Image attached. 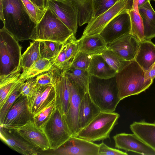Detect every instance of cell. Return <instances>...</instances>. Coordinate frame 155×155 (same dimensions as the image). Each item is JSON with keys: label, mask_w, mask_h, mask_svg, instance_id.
I'll return each instance as SVG.
<instances>
[{"label": "cell", "mask_w": 155, "mask_h": 155, "mask_svg": "<svg viewBox=\"0 0 155 155\" xmlns=\"http://www.w3.org/2000/svg\"><path fill=\"white\" fill-rule=\"evenodd\" d=\"M64 43L66 46L67 66L64 70L70 66L73 60L78 51V41L76 39L74 34L73 33L70 36Z\"/></svg>", "instance_id": "obj_34"}, {"label": "cell", "mask_w": 155, "mask_h": 155, "mask_svg": "<svg viewBox=\"0 0 155 155\" xmlns=\"http://www.w3.org/2000/svg\"><path fill=\"white\" fill-rule=\"evenodd\" d=\"M33 115L29 109L27 97L21 94L8 112L2 124L5 128L16 129L30 120H33Z\"/></svg>", "instance_id": "obj_9"}, {"label": "cell", "mask_w": 155, "mask_h": 155, "mask_svg": "<svg viewBox=\"0 0 155 155\" xmlns=\"http://www.w3.org/2000/svg\"><path fill=\"white\" fill-rule=\"evenodd\" d=\"M134 0H119L101 14L92 18L87 24L83 35L100 34L107 25L117 16L127 12L133 8Z\"/></svg>", "instance_id": "obj_8"}, {"label": "cell", "mask_w": 155, "mask_h": 155, "mask_svg": "<svg viewBox=\"0 0 155 155\" xmlns=\"http://www.w3.org/2000/svg\"><path fill=\"white\" fill-rule=\"evenodd\" d=\"M4 27L0 30V77L21 70V47Z\"/></svg>", "instance_id": "obj_5"}, {"label": "cell", "mask_w": 155, "mask_h": 155, "mask_svg": "<svg viewBox=\"0 0 155 155\" xmlns=\"http://www.w3.org/2000/svg\"><path fill=\"white\" fill-rule=\"evenodd\" d=\"M78 10L79 26L87 24L93 18V0H71Z\"/></svg>", "instance_id": "obj_29"}, {"label": "cell", "mask_w": 155, "mask_h": 155, "mask_svg": "<svg viewBox=\"0 0 155 155\" xmlns=\"http://www.w3.org/2000/svg\"><path fill=\"white\" fill-rule=\"evenodd\" d=\"M108 65L117 73L125 65V61L113 51L107 49L101 54Z\"/></svg>", "instance_id": "obj_33"}, {"label": "cell", "mask_w": 155, "mask_h": 155, "mask_svg": "<svg viewBox=\"0 0 155 155\" xmlns=\"http://www.w3.org/2000/svg\"><path fill=\"white\" fill-rule=\"evenodd\" d=\"M21 0L31 19L37 24L42 17L46 9H40L30 0Z\"/></svg>", "instance_id": "obj_38"}, {"label": "cell", "mask_w": 155, "mask_h": 155, "mask_svg": "<svg viewBox=\"0 0 155 155\" xmlns=\"http://www.w3.org/2000/svg\"><path fill=\"white\" fill-rule=\"evenodd\" d=\"M47 5L73 33L78 27V10L71 0H47Z\"/></svg>", "instance_id": "obj_10"}, {"label": "cell", "mask_w": 155, "mask_h": 155, "mask_svg": "<svg viewBox=\"0 0 155 155\" xmlns=\"http://www.w3.org/2000/svg\"><path fill=\"white\" fill-rule=\"evenodd\" d=\"M115 78L121 101L145 91L153 82L147 78L145 71L135 59L127 61L124 67L116 73Z\"/></svg>", "instance_id": "obj_2"}, {"label": "cell", "mask_w": 155, "mask_h": 155, "mask_svg": "<svg viewBox=\"0 0 155 155\" xmlns=\"http://www.w3.org/2000/svg\"><path fill=\"white\" fill-rule=\"evenodd\" d=\"M36 85L35 77L30 79L20 84L19 91L21 94L27 97Z\"/></svg>", "instance_id": "obj_43"}, {"label": "cell", "mask_w": 155, "mask_h": 155, "mask_svg": "<svg viewBox=\"0 0 155 155\" xmlns=\"http://www.w3.org/2000/svg\"><path fill=\"white\" fill-rule=\"evenodd\" d=\"M135 60L144 70L148 71L155 62V44L151 40L140 42Z\"/></svg>", "instance_id": "obj_23"}, {"label": "cell", "mask_w": 155, "mask_h": 155, "mask_svg": "<svg viewBox=\"0 0 155 155\" xmlns=\"http://www.w3.org/2000/svg\"><path fill=\"white\" fill-rule=\"evenodd\" d=\"M143 22L146 40H151L155 37V11L150 1L138 8Z\"/></svg>", "instance_id": "obj_24"}, {"label": "cell", "mask_w": 155, "mask_h": 155, "mask_svg": "<svg viewBox=\"0 0 155 155\" xmlns=\"http://www.w3.org/2000/svg\"><path fill=\"white\" fill-rule=\"evenodd\" d=\"M140 41L130 33L121 36L107 44V49L112 50L126 61L134 60Z\"/></svg>", "instance_id": "obj_17"}, {"label": "cell", "mask_w": 155, "mask_h": 155, "mask_svg": "<svg viewBox=\"0 0 155 155\" xmlns=\"http://www.w3.org/2000/svg\"><path fill=\"white\" fill-rule=\"evenodd\" d=\"M73 33L47 6L31 39L63 43Z\"/></svg>", "instance_id": "obj_4"}, {"label": "cell", "mask_w": 155, "mask_h": 155, "mask_svg": "<svg viewBox=\"0 0 155 155\" xmlns=\"http://www.w3.org/2000/svg\"><path fill=\"white\" fill-rule=\"evenodd\" d=\"M130 28L129 15L127 12L125 13L110 21L100 34L108 44L121 36L130 33Z\"/></svg>", "instance_id": "obj_18"}, {"label": "cell", "mask_w": 155, "mask_h": 155, "mask_svg": "<svg viewBox=\"0 0 155 155\" xmlns=\"http://www.w3.org/2000/svg\"><path fill=\"white\" fill-rule=\"evenodd\" d=\"M88 92L93 102L102 111L114 112L121 101L115 76L104 79L91 75Z\"/></svg>", "instance_id": "obj_3"}, {"label": "cell", "mask_w": 155, "mask_h": 155, "mask_svg": "<svg viewBox=\"0 0 155 155\" xmlns=\"http://www.w3.org/2000/svg\"><path fill=\"white\" fill-rule=\"evenodd\" d=\"M1 139L9 147L24 155H36L41 150L33 147L25 140L16 129H9L0 126Z\"/></svg>", "instance_id": "obj_15"}, {"label": "cell", "mask_w": 155, "mask_h": 155, "mask_svg": "<svg viewBox=\"0 0 155 155\" xmlns=\"http://www.w3.org/2000/svg\"><path fill=\"white\" fill-rule=\"evenodd\" d=\"M51 61L53 66L58 69L62 71L66 69L67 66V60L64 42L58 55L54 59Z\"/></svg>", "instance_id": "obj_40"}, {"label": "cell", "mask_w": 155, "mask_h": 155, "mask_svg": "<svg viewBox=\"0 0 155 155\" xmlns=\"http://www.w3.org/2000/svg\"><path fill=\"white\" fill-rule=\"evenodd\" d=\"M120 117L114 112H101L78 134L77 137L94 142L110 138V134L118 124Z\"/></svg>", "instance_id": "obj_6"}, {"label": "cell", "mask_w": 155, "mask_h": 155, "mask_svg": "<svg viewBox=\"0 0 155 155\" xmlns=\"http://www.w3.org/2000/svg\"><path fill=\"white\" fill-rule=\"evenodd\" d=\"M78 41V51L92 55L101 54L107 49V44L100 34L83 35Z\"/></svg>", "instance_id": "obj_21"}, {"label": "cell", "mask_w": 155, "mask_h": 155, "mask_svg": "<svg viewBox=\"0 0 155 155\" xmlns=\"http://www.w3.org/2000/svg\"><path fill=\"white\" fill-rule=\"evenodd\" d=\"M55 99L40 112L33 115V121L39 127L48 119L55 107Z\"/></svg>", "instance_id": "obj_37"}, {"label": "cell", "mask_w": 155, "mask_h": 155, "mask_svg": "<svg viewBox=\"0 0 155 155\" xmlns=\"http://www.w3.org/2000/svg\"><path fill=\"white\" fill-rule=\"evenodd\" d=\"M127 155L126 152L110 147L103 142L99 144L98 155Z\"/></svg>", "instance_id": "obj_42"}, {"label": "cell", "mask_w": 155, "mask_h": 155, "mask_svg": "<svg viewBox=\"0 0 155 155\" xmlns=\"http://www.w3.org/2000/svg\"><path fill=\"white\" fill-rule=\"evenodd\" d=\"M150 1L149 0H138V8L139 7H140L144 4H145V3H146L147 2H148Z\"/></svg>", "instance_id": "obj_46"}, {"label": "cell", "mask_w": 155, "mask_h": 155, "mask_svg": "<svg viewBox=\"0 0 155 155\" xmlns=\"http://www.w3.org/2000/svg\"><path fill=\"white\" fill-rule=\"evenodd\" d=\"M150 0H150H153V1H155V0Z\"/></svg>", "instance_id": "obj_48"}, {"label": "cell", "mask_w": 155, "mask_h": 155, "mask_svg": "<svg viewBox=\"0 0 155 155\" xmlns=\"http://www.w3.org/2000/svg\"><path fill=\"white\" fill-rule=\"evenodd\" d=\"M101 111L100 109L92 100L88 91L86 92L81 101L79 108L77 135Z\"/></svg>", "instance_id": "obj_20"}, {"label": "cell", "mask_w": 155, "mask_h": 155, "mask_svg": "<svg viewBox=\"0 0 155 155\" xmlns=\"http://www.w3.org/2000/svg\"><path fill=\"white\" fill-rule=\"evenodd\" d=\"M53 68L51 70L43 72L35 77L36 84L42 86L53 84L54 72Z\"/></svg>", "instance_id": "obj_41"}, {"label": "cell", "mask_w": 155, "mask_h": 155, "mask_svg": "<svg viewBox=\"0 0 155 155\" xmlns=\"http://www.w3.org/2000/svg\"><path fill=\"white\" fill-rule=\"evenodd\" d=\"M21 83L12 91L2 107L0 108V124L3 123L6 115L16 99L21 95L19 91Z\"/></svg>", "instance_id": "obj_35"}, {"label": "cell", "mask_w": 155, "mask_h": 155, "mask_svg": "<svg viewBox=\"0 0 155 155\" xmlns=\"http://www.w3.org/2000/svg\"><path fill=\"white\" fill-rule=\"evenodd\" d=\"M53 67L51 61L46 58H41L30 68L22 72L19 77L20 82L24 83L43 72L51 70Z\"/></svg>", "instance_id": "obj_27"}, {"label": "cell", "mask_w": 155, "mask_h": 155, "mask_svg": "<svg viewBox=\"0 0 155 155\" xmlns=\"http://www.w3.org/2000/svg\"><path fill=\"white\" fill-rule=\"evenodd\" d=\"M138 0H134L133 6L132 9L138 11Z\"/></svg>", "instance_id": "obj_47"}, {"label": "cell", "mask_w": 155, "mask_h": 155, "mask_svg": "<svg viewBox=\"0 0 155 155\" xmlns=\"http://www.w3.org/2000/svg\"><path fill=\"white\" fill-rule=\"evenodd\" d=\"M145 72L148 78L153 81L155 78V62L149 70Z\"/></svg>", "instance_id": "obj_45"}, {"label": "cell", "mask_w": 155, "mask_h": 155, "mask_svg": "<svg viewBox=\"0 0 155 155\" xmlns=\"http://www.w3.org/2000/svg\"><path fill=\"white\" fill-rule=\"evenodd\" d=\"M40 41H34L30 42V46L21 55L20 67L22 72L31 67L41 59Z\"/></svg>", "instance_id": "obj_28"}, {"label": "cell", "mask_w": 155, "mask_h": 155, "mask_svg": "<svg viewBox=\"0 0 155 155\" xmlns=\"http://www.w3.org/2000/svg\"><path fill=\"white\" fill-rule=\"evenodd\" d=\"M53 85L55 93V107L62 116L68 112L70 105V93L68 79L64 71L53 69Z\"/></svg>", "instance_id": "obj_13"}, {"label": "cell", "mask_w": 155, "mask_h": 155, "mask_svg": "<svg viewBox=\"0 0 155 155\" xmlns=\"http://www.w3.org/2000/svg\"><path fill=\"white\" fill-rule=\"evenodd\" d=\"M130 128L133 133L155 151V123L135 121Z\"/></svg>", "instance_id": "obj_22"}, {"label": "cell", "mask_w": 155, "mask_h": 155, "mask_svg": "<svg viewBox=\"0 0 155 155\" xmlns=\"http://www.w3.org/2000/svg\"><path fill=\"white\" fill-rule=\"evenodd\" d=\"M21 71V70L0 77V108L12 91L21 83L19 80Z\"/></svg>", "instance_id": "obj_26"}, {"label": "cell", "mask_w": 155, "mask_h": 155, "mask_svg": "<svg viewBox=\"0 0 155 155\" xmlns=\"http://www.w3.org/2000/svg\"><path fill=\"white\" fill-rule=\"evenodd\" d=\"M68 78L88 91L91 75L89 70L75 68L71 66L64 70Z\"/></svg>", "instance_id": "obj_30"}, {"label": "cell", "mask_w": 155, "mask_h": 155, "mask_svg": "<svg viewBox=\"0 0 155 155\" xmlns=\"http://www.w3.org/2000/svg\"><path fill=\"white\" fill-rule=\"evenodd\" d=\"M68 79L70 93L69 107L67 114L62 116L66 123L71 137H77L79 108L85 93L88 91Z\"/></svg>", "instance_id": "obj_11"}, {"label": "cell", "mask_w": 155, "mask_h": 155, "mask_svg": "<svg viewBox=\"0 0 155 155\" xmlns=\"http://www.w3.org/2000/svg\"><path fill=\"white\" fill-rule=\"evenodd\" d=\"M99 148V144L72 136L54 151L59 155H98Z\"/></svg>", "instance_id": "obj_12"}, {"label": "cell", "mask_w": 155, "mask_h": 155, "mask_svg": "<svg viewBox=\"0 0 155 155\" xmlns=\"http://www.w3.org/2000/svg\"><path fill=\"white\" fill-rule=\"evenodd\" d=\"M113 138L118 149L144 155H155V151L134 133L117 134Z\"/></svg>", "instance_id": "obj_16"}, {"label": "cell", "mask_w": 155, "mask_h": 155, "mask_svg": "<svg viewBox=\"0 0 155 155\" xmlns=\"http://www.w3.org/2000/svg\"><path fill=\"white\" fill-rule=\"evenodd\" d=\"M40 128L47 138L50 150H57L71 137L64 119L55 107Z\"/></svg>", "instance_id": "obj_7"}, {"label": "cell", "mask_w": 155, "mask_h": 155, "mask_svg": "<svg viewBox=\"0 0 155 155\" xmlns=\"http://www.w3.org/2000/svg\"><path fill=\"white\" fill-rule=\"evenodd\" d=\"M63 43L48 41H40L41 58H46L52 61L60 52Z\"/></svg>", "instance_id": "obj_32"}, {"label": "cell", "mask_w": 155, "mask_h": 155, "mask_svg": "<svg viewBox=\"0 0 155 155\" xmlns=\"http://www.w3.org/2000/svg\"><path fill=\"white\" fill-rule=\"evenodd\" d=\"M119 0H93V18L103 13Z\"/></svg>", "instance_id": "obj_39"}, {"label": "cell", "mask_w": 155, "mask_h": 155, "mask_svg": "<svg viewBox=\"0 0 155 155\" xmlns=\"http://www.w3.org/2000/svg\"><path fill=\"white\" fill-rule=\"evenodd\" d=\"M27 98L29 109L34 115L55 99L53 85L42 86L36 84Z\"/></svg>", "instance_id": "obj_14"}, {"label": "cell", "mask_w": 155, "mask_h": 155, "mask_svg": "<svg viewBox=\"0 0 155 155\" xmlns=\"http://www.w3.org/2000/svg\"><path fill=\"white\" fill-rule=\"evenodd\" d=\"M42 10H45L47 7V0H30Z\"/></svg>", "instance_id": "obj_44"}, {"label": "cell", "mask_w": 155, "mask_h": 155, "mask_svg": "<svg viewBox=\"0 0 155 155\" xmlns=\"http://www.w3.org/2000/svg\"><path fill=\"white\" fill-rule=\"evenodd\" d=\"M89 71L91 75L104 79L114 77L117 73L108 65L101 54L93 55Z\"/></svg>", "instance_id": "obj_25"}, {"label": "cell", "mask_w": 155, "mask_h": 155, "mask_svg": "<svg viewBox=\"0 0 155 155\" xmlns=\"http://www.w3.org/2000/svg\"><path fill=\"white\" fill-rule=\"evenodd\" d=\"M3 27L18 41L31 39L36 24L31 19L21 0H1Z\"/></svg>", "instance_id": "obj_1"}, {"label": "cell", "mask_w": 155, "mask_h": 155, "mask_svg": "<svg viewBox=\"0 0 155 155\" xmlns=\"http://www.w3.org/2000/svg\"><path fill=\"white\" fill-rule=\"evenodd\" d=\"M16 130L21 136L35 148L43 151L50 149L49 144L46 135L33 120L28 121Z\"/></svg>", "instance_id": "obj_19"}, {"label": "cell", "mask_w": 155, "mask_h": 155, "mask_svg": "<svg viewBox=\"0 0 155 155\" xmlns=\"http://www.w3.org/2000/svg\"><path fill=\"white\" fill-rule=\"evenodd\" d=\"M93 55L79 51L73 60L70 66L84 70H89Z\"/></svg>", "instance_id": "obj_36"}, {"label": "cell", "mask_w": 155, "mask_h": 155, "mask_svg": "<svg viewBox=\"0 0 155 155\" xmlns=\"http://www.w3.org/2000/svg\"><path fill=\"white\" fill-rule=\"evenodd\" d=\"M130 21L131 28L130 34L135 37L140 42L145 40L144 30L141 17L138 11L133 9L127 12Z\"/></svg>", "instance_id": "obj_31"}]
</instances>
